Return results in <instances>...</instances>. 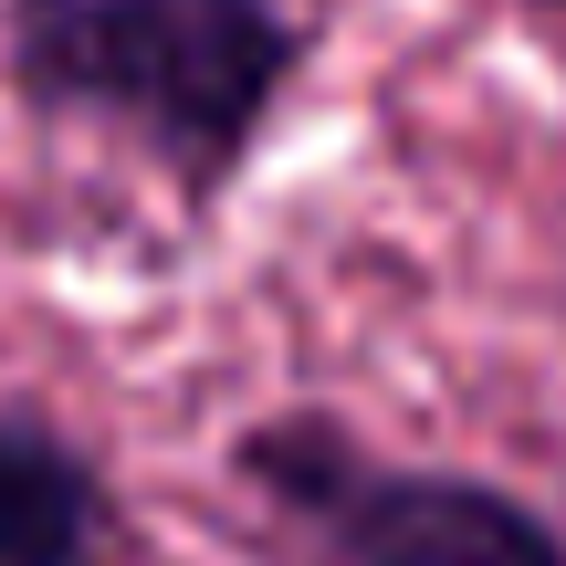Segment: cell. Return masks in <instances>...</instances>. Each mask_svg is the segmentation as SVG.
<instances>
[{
	"instance_id": "277c9868",
	"label": "cell",
	"mask_w": 566,
	"mask_h": 566,
	"mask_svg": "<svg viewBox=\"0 0 566 566\" xmlns=\"http://www.w3.org/2000/svg\"><path fill=\"white\" fill-rule=\"evenodd\" d=\"M514 11H535V21H566V0H514Z\"/></svg>"
},
{
	"instance_id": "6da1fadb",
	"label": "cell",
	"mask_w": 566,
	"mask_h": 566,
	"mask_svg": "<svg viewBox=\"0 0 566 566\" xmlns=\"http://www.w3.org/2000/svg\"><path fill=\"white\" fill-rule=\"evenodd\" d=\"M304 63L294 0H0V84L53 126L126 137L189 210L231 200Z\"/></svg>"
},
{
	"instance_id": "7a4b0ae2",
	"label": "cell",
	"mask_w": 566,
	"mask_h": 566,
	"mask_svg": "<svg viewBox=\"0 0 566 566\" xmlns=\"http://www.w3.org/2000/svg\"><path fill=\"white\" fill-rule=\"evenodd\" d=\"M263 566H566V525L462 462H409L336 409H263L221 451Z\"/></svg>"
},
{
	"instance_id": "3957f363",
	"label": "cell",
	"mask_w": 566,
	"mask_h": 566,
	"mask_svg": "<svg viewBox=\"0 0 566 566\" xmlns=\"http://www.w3.org/2000/svg\"><path fill=\"white\" fill-rule=\"evenodd\" d=\"M126 504L105 462L42 409H0V566H105Z\"/></svg>"
}]
</instances>
